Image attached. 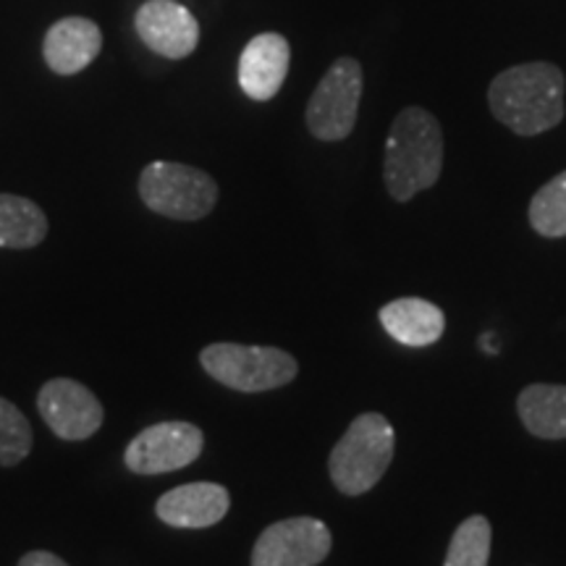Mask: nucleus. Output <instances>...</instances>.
<instances>
[{"mask_svg":"<svg viewBox=\"0 0 566 566\" xmlns=\"http://www.w3.org/2000/svg\"><path fill=\"white\" fill-rule=\"evenodd\" d=\"M491 522L485 516H470L451 537L443 566H488L491 556Z\"/></svg>","mask_w":566,"mask_h":566,"instance_id":"obj_18","label":"nucleus"},{"mask_svg":"<svg viewBox=\"0 0 566 566\" xmlns=\"http://www.w3.org/2000/svg\"><path fill=\"white\" fill-rule=\"evenodd\" d=\"M394 449V424L378 412L359 415L331 451V480L346 495H363L386 475V470L391 467Z\"/></svg>","mask_w":566,"mask_h":566,"instance_id":"obj_3","label":"nucleus"},{"mask_svg":"<svg viewBox=\"0 0 566 566\" xmlns=\"http://www.w3.org/2000/svg\"><path fill=\"white\" fill-rule=\"evenodd\" d=\"M363 97V66L354 59H338L325 71L307 103V126L317 139H346L357 124Z\"/></svg>","mask_w":566,"mask_h":566,"instance_id":"obj_6","label":"nucleus"},{"mask_svg":"<svg viewBox=\"0 0 566 566\" xmlns=\"http://www.w3.org/2000/svg\"><path fill=\"white\" fill-rule=\"evenodd\" d=\"M386 334L407 346H430L443 336L446 315L433 302L420 296H401L380 310Z\"/></svg>","mask_w":566,"mask_h":566,"instance_id":"obj_14","label":"nucleus"},{"mask_svg":"<svg viewBox=\"0 0 566 566\" xmlns=\"http://www.w3.org/2000/svg\"><path fill=\"white\" fill-rule=\"evenodd\" d=\"M103 48V32L97 30L95 21L82 19V17H69L55 21V24L45 34V53L48 66L55 74H80L82 69H87L92 61L97 59Z\"/></svg>","mask_w":566,"mask_h":566,"instance_id":"obj_13","label":"nucleus"},{"mask_svg":"<svg viewBox=\"0 0 566 566\" xmlns=\"http://www.w3.org/2000/svg\"><path fill=\"white\" fill-rule=\"evenodd\" d=\"M530 226L541 237H566V171L537 189L533 202H530Z\"/></svg>","mask_w":566,"mask_h":566,"instance_id":"obj_17","label":"nucleus"},{"mask_svg":"<svg viewBox=\"0 0 566 566\" xmlns=\"http://www.w3.org/2000/svg\"><path fill=\"white\" fill-rule=\"evenodd\" d=\"M48 233V218L38 205L19 195H0V247L30 250Z\"/></svg>","mask_w":566,"mask_h":566,"instance_id":"obj_16","label":"nucleus"},{"mask_svg":"<svg viewBox=\"0 0 566 566\" xmlns=\"http://www.w3.org/2000/svg\"><path fill=\"white\" fill-rule=\"evenodd\" d=\"M40 415L63 441H84L103 424V405L87 386L69 378L48 380L38 396Z\"/></svg>","mask_w":566,"mask_h":566,"instance_id":"obj_9","label":"nucleus"},{"mask_svg":"<svg viewBox=\"0 0 566 566\" xmlns=\"http://www.w3.org/2000/svg\"><path fill=\"white\" fill-rule=\"evenodd\" d=\"M441 124L422 108H405L394 118L386 139V187L396 202L412 200L441 179Z\"/></svg>","mask_w":566,"mask_h":566,"instance_id":"obj_2","label":"nucleus"},{"mask_svg":"<svg viewBox=\"0 0 566 566\" xmlns=\"http://www.w3.org/2000/svg\"><path fill=\"white\" fill-rule=\"evenodd\" d=\"M32 451V428L27 417L11 405L9 399H0V467H13Z\"/></svg>","mask_w":566,"mask_h":566,"instance_id":"obj_19","label":"nucleus"},{"mask_svg":"<svg viewBox=\"0 0 566 566\" xmlns=\"http://www.w3.org/2000/svg\"><path fill=\"white\" fill-rule=\"evenodd\" d=\"M334 537L321 520L294 516L275 522L258 537L252 566H317L331 554Z\"/></svg>","mask_w":566,"mask_h":566,"instance_id":"obj_8","label":"nucleus"},{"mask_svg":"<svg viewBox=\"0 0 566 566\" xmlns=\"http://www.w3.org/2000/svg\"><path fill=\"white\" fill-rule=\"evenodd\" d=\"M564 74L546 61L520 63L501 71L488 90L493 116L520 137H535L564 118Z\"/></svg>","mask_w":566,"mask_h":566,"instance_id":"obj_1","label":"nucleus"},{"mask_svg":"<svg viewBox=\"0 0 566 566\" xmlns=\"http://www.w3.org/2000/svg\"><path fill=\"white\" fill-rule=\"evenodd\" d=\"M200 363L218 384L233 391L260 394L292 384L300 365L292 354L273 346H244V344H210L202 349Z\"/></svg>","mask_w":566,"mask_h":566,"instance_id":"obj_4","label":"nucleus"},{"mask_svg":"<svg viewBox=\"0 0 566 566\" xmlns=\"http://www.w3.org/2000/svg\"><path fill=\"white\" fill-rule=\"evenodd\" d=\"M139 40L163 59H187L200 42V24L187 6L176 0H147L137 11Z\"/></svg>","mask_w":566,"mask_h":566,"instance_id":"obj_10","label":"nucleus"},{"mask_svg":"<svg viewBox=\"0 0 566 566\" xmlns=\"http://www.w3.org/2000/svg\"><path fill=\"white\" fill-rule=\"evenodd\" d=\"M289 63H292V51L286 38L275 32L252 38L239 59V84L244 95L258 103L273 101L286 82Z\"/></svg>","mask_w":566,"mask_h":566,"instance_id":"obj_11","label":"nucleus"},{"mask_svg":"<svg viewBox=\"0 0 566 566\" xmlns=\"http://www.w3.org/2000/svg\"><path fill=\"white\" fill-rule=\"evenodd\" d=\"M231 495L218 483H189L160 495L155 512L166 525L200 530L218 525L229 514Z\"/></svg>","mask_w":566,"mask_h":566,"instance_id":"obj_12","label":"nucleus"},{"mask_svg":"<svg viewBox=\"0 0 566 566\" xmlns=\"http://www.w3.org/2000/svg\"><path fill=\"white\" fill-rule=\"evenodd\" d=\"M516 412L533 436L548 441L566 438V386H527L516 399Z\"/></svg>","mask_w":566,"mask_h":566,"instance_id":"obj_15","label":"nucleus"},{"mask_svg":"<svg viewBox=\"0 0 566 566\" xmlns=\"http://www.w3.org/2000/svg\"><path fill=\"white\" fill-rule=\"evenodd\" d=\"M139 197L158 216L200 221L218 202V184L200 168L181 163H150L139 176Z\"/></svg>","mask_w":566,"mask_h":566,"instance_id":"obj_5","label":"nucleus"},{"mask_svg":"<svg viewBox=\"0 0 566 566\" xmlns=\"http://www.w3.org/2000/svg\"><path fill=\"white\" fill-rule=\"evenodd\" d=\"M19 566H69L63 558L48 554V551H32V554H27L21 558Z\"/></svg>","mask_w":566,"mask_h":566,"instance_id":"obj_20","label":"nucleus"},{"mask_svg":"<svg viewBox=\"0 0 566 566\" xmlns=\"http://www.w3.org/2000/svg\"><path fill=\"white\" fill-rule=\"evenodd\" d=\"M202 430L192 422H158L134 438L124 459L137 475H163L192 464L202 454Z\"/></svg>","mask_w":566,"mask_h":566,"instance_id":"obj_7","label":"nucleus"}]
</instances>
